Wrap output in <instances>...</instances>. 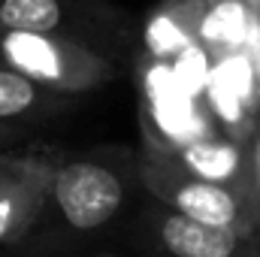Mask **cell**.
I'll return each instance as SVG.
<instances>
[{
    "label": "cell",
    "mask_w": 260,
    "mask_h": 257,
    "mask_svg": "<svg viewBox=\"0 0 260 257\" xmlns=\"http://www.w3.org/2000/svg\"><path fill=\"white\" fill-rule=\"evenodd\" d=\"M139 188V154L127 148L61 157L52 173L46 209L70 233H100L127 209Z\"/></svg>",
    "instance_id": "6da1fadb"
},
{
    "label": "cell",
    "mask_w": 260,
    "mask_h": 257,
    "mask_svg": "<svg viewBox=\"0 0 260 257\" xmlns=\"http://www.w3.org/2000/svg\"><path fill=\"white\" fill-rule=\"evenodd\" d=\"M0 64L18 70L30 82L64 97L100 91L115 82L121 70L115 58L79 40L15 30H0Z\"/></svg>",
    "instance_id": "7a4b0ae2"
},
{
    "label": "cell",
    "mask_w": 260,
    "mask_h": 257,
    "mask_svg": "<svg viewBox=\"0 0 260 257\" xmlns=\"http://www.w3.org/2000/svg\"><path fill=\"white\" fill-rule=\"evenodd\" d=\"M139 188L179 215L254 236L245 194L185 170L160 142H154L145 133H142V151H139Z\"/></svg>",
    "instance_id": "3957f363"
},
{
    "label": "cell",
    "mask_w": 260,
    "mask_h": 257,
    "mask_svg": "<svg viewBox=\"0 0 260 257\" xmlns=\"http://www.w3.org/2000/svg\"><path fill=\"white\" fill-rule=\"evenodd\" d=\"M0 30L70 37L115 61L130 43L124 12L103 0H0Z\"/></svg>",
    "instance_id": "277c9868"
},
{
    "label": "cell",
    "mask_w": 260,
    "mask_h": 257,
    "mask_svg": "<svg viewBox=\"0 0 260 257\" xmlns=\"http://www.w3.org/2000/svg\"><path fill=\"white\" fill-rule=\"evenodd\" d=\"M61 151L30 136L0 145V242L21 239L46 212Z\"/></svg>",
    "instance_id": "5b68a950"
},
{
    "label": "cell",
    "mask_w": 260,
    "mask_h": 257,
    "mask_svg": "<svg viewBox=\"0 0 260 257\" xmlns=\"http://www.w3.org/2000/svg\"><path fill=\"white\" fill-rule=\"evenodd\" d=\"M136 230L160 257H260L254 236L194 221L151 197L136 212Z\"/></svg>",
    "instance_id": "8992f818"
},
{
    "label": "cell",
    "mask_w": 260,
    "mask_h": 257,
    "mask_svg": "<svg viewBox=\"0 0 260 257\" xmlns=\"http://www.w3.org/2000/svg\"><path fill=\"white\" fill-rule=\"evenodd\" d=\"M148 136V133H145ZM157 142V139H154ZM164 145V142H160ZM185 170H191L197 176L209 179V182H218V185H230L236 191L245 194V142H236L230 139L227 133L215 130V133H206L200 139L191 142H182V145H164Z\"/></svg>",
    "instance_id": "52a82bcc"
},
{
    "label": "cell",
    "mask_w": 260,
    "mask_h": 257,
    "mask_svg": "<svg viewBox=\"0 0 260 257\" xmlns=\"http://www.w3.org/2000/svg\"><path fill=\"white\" fill-rule=\"evenodd\" d=\"M76 106V97L55 94L18 70L0 64V121L3 124H34V121H49L61 118Z\"/></svg>",
    "instance_id": "ba28073f"
},
{
    "label": "cell",
    "mask_w": 260,
    "mask_h": 257,
    "mask_svg": "<svg viewBox=\"0 0 260 257\" xmlns=\"http://www.w3.org/2000/svg\"><path fill=\"white\" fill-rule=\"evenodd\" d=\"M245 200L251 209V227H254V239L260 245V124L245 142Z\"/></svg>",
    "instance_id": "9c48e42d"
},
{
    "label": "cell",
    "mask_w": 260,
    "mask_h": 257,
    "mask_svg": "<svg viewBox=\"0 0 260 257\" xmlns=\"http://www.w3.org/2000/svg\"><path fill=\"white\" fill-rule=\"evenodd\" d=\"M24 136H27L24 127H18V124H3V121H0V145L18 142V139H24Z\"/></svg>",
    "instance_id": "30bf717a"
},
{
    "label": "cell",
    "mask_w": 260,
    "mask_h": 257,
    "mask_svg": "<svg viewBox=\"0 0 260 257\" xmlns=\"http://www.w3.org/2000/svg\"><path fill=\"white\" fill-rule=\"evenodd\" d=\"M239 3H242V6L254 15V18H260V0H239Z\"/></svg>",
    "instance_id": "8fae6325"
}]
</instances>
